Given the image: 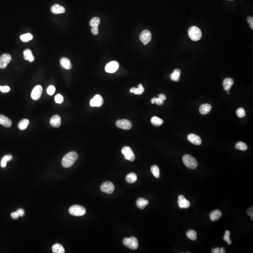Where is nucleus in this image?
Here are the masks:
<instances>
[{
	"instance_id": "nucleus-1",
	"label": "nucleus",
	"mask_w": 253,
	"mask_h": 253,
	"mask_svg": "<svg viewBox=\"0 0 253 253\" xmlns=\"http://www.w3.org/2000/svg\"><path fill=\"white\" fill-rule=\"evenodd\" d=\"M78 155L76 152H70L64 156L61 164L64 168H69L73 165L78 159Z\"/></svg>"
},
{
	"instance_id": "nucleus-2",
	"label": "nucleus",
	"mask_w": 253,
	"mask_h": 253,
	"mask_svg": "<svg viewBox=\"0 0 253 253\" xmlns=\"http://www.w3.org/2000/svg\"><path fill=\"white\" fill-rule=\"evenodd\" d=\"M188 34L190 39L193 41H199L202 36V32L199 28L193 26L188 30Z\"/></svg>"
},
{
	"instance_id": "nucleus-3",
	"label": "nucleus",
	"mask_w": 253,
	"mask_h": 253,
	"mask_svg": "<svg viewBox=\"0 0 253 253\" xmlns=\"http://www.w3.org/2000/svg\"><path fill=\"white\" fill-rule=\"evenodd\" d=\"M182 160L185 165L190 169H195L197 166V162L193 156L186 154L183 156Z\"/></svg>"
},
{
	"instance_id": "nucleus-4",
	"label": "nucleus",
	"mask_w": 253,
	"mask_h": 253,
	"mask_svg": "<svg viewBox=\"0 0 253 253\" xmlns=\"http://www.w3.org/2000/svg\"><path fill=\"white\" fill-rule=\"evenodd\" d=\"M86 212V209L83 207L77 205L72 206L69 209L70 214L74 216H82L85 214Z\"/></svg>"
},
{
	"instance_id": "nucleus-5",
	"label": "nucleus",
	"mask_w": 253,
	"mask_h": 253,
	"mask_svg": "<svg viewBox=\"0 0 253 253\" xmlns=\"http://www.w3.org/2000/svg\"><path fill=\"white\" fill-rule=\"evenodd\" d=\"M123 243L126 247L131 250H136L138 248V241L136 238L134 237L124 239Z\"/></svg>"
},
{
	"instance_id": "nucleus-6",
	"label": "nucleus",
	"mask_w": 253,
	"mask_h": 253,
	"mask_svg": "<svg viewBox=\"0 0 253 253\" xmlns=\"http://www.w3.org/2000/svg\"><path fill=\"white\" fill-rule=\"evenodd\" d=\"M122 154L124 156L125 159L130 161H133L135 159V155L133 151L130 147L125 146L122 148L121 150Z\"/></svg>"
},
{
	"instance_id": "nucleus-7",
	"label": "nucleus",
	"mask_w": 253,
	"mask_h": 253,
	"mask_svg": "<svg viewBox=\"0 0 253 253\" xmlns=\"http://www.w3.org/2000/svg\"><path fill=\"white\" fill-rule=\"evenodd\" d=\"M140 39L144 45L149 43L152 39V33L150 31L145 30L141 33L139 36Z\"/></svg>"
},
{
	"instance_id": "nucleus-8",
	"label": "nucleus",
	"mask_w": 253,
	"mask_h": 253,
	"mask_svg": "<svg viewBox=\"0 0 253 253\" xmlns=\"http://www.w3.org/2000/svg\"><path fill=\"white\" fill-rule=\"evenodd\" d=\"M11 61V56L10 54H3L0 57V69L6 68Z\"/></svg>"
},
{
	"instance_id": "nucleus-9",
	"label": "nucleus",
	"mask_w": 253,
	"mask_h": 253,
	"mask_svg": "<svg viewBox=\"0 0 253 253\" xmlns=\"http://www.w3.org/2000/svg\"><path fill=\"white\" fill-rule=\"evenodd\" d=\"M100 189L102 192H105L108 194H111L114 192V184L110 181H106L104 182L100 187Z\"/></svg>"
},
{
	"instance_id": "nucleus-10",
	"label": "nucleus",
	"mask_w": 253,
	"mask_h": 253,
	"mask_svg": "<svg viewBox=\"0 0 253 253\" xmlns=\"http://www.w3.org/2000/svg\"><path fill=\"white\" fill-rule=\"evenodd\" d=\"M118 128L124 130H129L132 127L131 121L127 119L118 120L116 123Z\"/></svg>"
},
{
	"instance_id": "nucleus-11",
	"label": "nucleus",
	"mask_w": 253,
	"mask_h": 253,
	"mask_svg": "<svg viewBox=\"0 0 253 253\" xmlns=\"http://www.w3.org/2000/svg\"><path fill=\"white\" fill-rule=\"evenodd\" d=\"M119 65L116 61H112L108 63L105 67V70L109 73H113L116 72L119 68Z\"/></svg>"
},
{
	"instance_id": "nucleus-12",
	"label": "nucleus",
	"mask_w": 253,
	"mask_h": 253,
	"mask_svg": "<svg viewBox=\"0 0 253 253\" xmlns=\"http://www.w3.org/2000/svg\"><path fill=\"white\" fill-rule=\"evenodd\" d=\"M104 103L103 99L100 95H96L90 101V105L92 107H100Z\"/></svg>"
},
{
	"instance_id": "nucleus-13",
	"label": "nucleus",
	"mask_w": 253,
	"mask_h": 253,
	"mask_svg": "<svg viewBox=\"0 0 253 253\" xmlns=\"http://www.w3.org/2000/svg\"><path fill=\"white\" fill-rule=\"evenodd\" d=\"M43 89L41 86L38 85L36 86L32 91L31 93V97L33 100H37L39 99L42 93Z\"/></svg>"
},
{
	"instance_id": "nucleus-14",
	"label": "nucleus",
	"mask_w": 253,
	"mask_h": 253,
	"mask_svg": "<svg viewBox=\"0 0 253 253\" xmlns=\"http://www.w3.org/2000/svg\"><path fill=\"white\" fill-rule=\"evenodd\" d=\"M178 203L179 206L181 209L188 208L190 205V202L186 199L185 197L181 194L179 195L178 196Z\"/></svg>"
},
{
	"instance_id": "nucleus-15",
	"label": "nucleus",
	"mask_w": 253,
	"mask_h": 253,
	"mask_svg": "<svg viewBox=\"0 0 253 253\" xmlns=\"http://www.w3.org/2000/svg\"><path fill=\"white\" fill-rule=\"evenodd\" d=\"M188 140L191 143L196 145H199L202 143V140L200 137L196 134H188Z\"/></svg>"
},
{
	"instance_id": "nucleus-16",
	"label": "nucleus",
	"mask_w": 253,
	"mask_h": 253,
	"mask_svg": "<svg viewBox=\"0 0 253 253\" xmlns=\"http://www.w3.org/2000/svg\"><path fill=\"white\" fill-rule=\"evenodd\" d=\"M50 124L54 128H59L61 125V118L59 115L53 116L50 119Z\"/></svg>"
},
{
	"instance_id": "nucleus-17",
	"label": "nucleus",
	"mask_w": 253,
	"mask_h": 253,
	"mask_svg": "<svg viewBox=\"0 0 253 253\" xmlns=\"http://www.w3.org/2000/svg\"><path fill=\"white\" fill-rule=\"evenodd\" d=\"M60 63L61 66L66 70H70L72 69V65L71 61L67 58H62L60 60Z\"/></svg>"
},
{
	"instance_id": "nucleus-18",
	"label": "nucleus",
	"mask_w": 253,
	"mask_h": 253,
	"mask_svg": "<svg viewBox=\"0 0 253 253\" xmlns=\"http://www.w3.org/2000/svg\"><path fill=\"white\" fill-rule=\"evenodd\" d=\"M52 12L54 14H59L65 13V9L63 7L59 4H54L51 9Z\"/></svg>"
},
{
	"instance_id": "nucleus-19",
	"label": "nucleus",
	"mask_w": 253,
	"mask_h": 253,
	"mask_svg": "<svg viewBox=\"0 0 253 253\" xmlns=\"http://www.w3.org/2000/svg\"><path fill=\"white\" fill-rule=\"evenodd\" d=\"M234 83V80L232 78H226L224 79L223 84L225 91L227 92L230 91Z\"/></svg>"
},
{
	"instance_id": "nucleus-20",
	"label": "nucleus",
	"mask_w": 253,
	"mask_h": 253,
	"mask_svg": "<svg viewBox=\"0 0 253 253\" xmlns=\"http://www.w3.org/2000/svg\"><path fill=\"white\" fill-rule=\"evenodd\" d=\"M0 124L5 127L9 128L12 125V121L6 116L0 114Z\"/></svg>"
},
{
	"instance_id": "nucleus-21",
	"label": "nucleus",
	"mask_w": 253,
	"mask_h": 253,
	"mask_svg": "<svg viewBox=\"0 0 253 253\" xmlns=\"http://www.w3.org/2000/svg\"><path fill=\"white\" fill-rule=\"evenodd\" d=\"M212 109V105L210 104H203L200 107L199 111L201 114H202L203 115H205L209 113Z\"/></svg>"
},
{
	"instance_id": "nucleus-22",
	"label": "nucleus",
	"mask_w": 253,
	"mask_h": 253,
	"mask_svg": "<svg viewBox=\"0 0 253 253\" xmlns=\"http://www.w3.org/2000/svg\"><path fill=\"white\" fill-rule=\"evenodd\" d=\"M221 212L219 210H216L213 211L210 214V219L212 221H216V220H218L221 217Z\"/></svg>"
},
{
	"instance_id": "nucleus-23",
	"label": "nucleus",
	"mask_w": 253,
	"mask_h": 253,
	"mask_svg": "<svg viewBox=\"0 0 253 253\" xmlns=\"http://www.w3.org/2000/svg\"><path fill=\"white\" fill-rule=\"evenodd\" d=\"M23 56L25 60L28 61L30 62H32L34 60V57L30 49H26L23 51Z\"/></svg>"
},
{
	"instance_id": "nucleus-24",
	"label": "nucleus",
	"mask_w": 253,
	"mask_h": 253,
	"mask_svg": "<svg viewBox=\"0 0 253 253\" xmlns=\"http://www.w3.org/2000/svg\"><path fill=\"white\" fill-rule=\"evenodd\" d=\"M149 203V201L143 198H140L136 201V205L140 209H143Z\"/></svg>"
},
{
	"instance_id": "nucleus-25",
	"label": "nucleus",
	"mask_w": 253,
	"mask_h": 253,
	"mask_svg": "<svg viewBox=\"0 0 253 253\" xmlns=\"http://www.w3.org/2000/svg\"><path fill=\"white\" fill-rule=\"evenodd\" d=\"M137 180V176L134 172H131L128 174L126 177V181L128 183L132 184L136 182Z\"/></svg>"
},
{
	"instance_id": "nucleus-26",
	"label": "nucleus",
	"mask_w": 253,
	"mask_h": 253,
	"mask_svg": "<svg viewBox=\"0 0 253 253\" xmlns=\"http://www.w3.org/2000/svg\"><path fill=\"white\" fill-rule=\"evenodd\" d=\"M181 71L179 69H175L174 70V72L172 74L170 77L172 81L175 82H178L180 80V76H181Z\"/></svg>"
},
{
	"instance_id": "nucleus-27",
	"label": "nucleus",
	"mask_w": 253,
	"mask_h": 253,
	"mask_svg": "<svg viewBox=\"0 0 253 253\" xmlns=\"http://www.w3.org/2000/svg\"><path fill=\"white\" fill-rule=\"evenodd\" d=\"M144 91V89L142 84H139L138 88H135L134 87L130 89V92L131 93H134L137 95H141L143 93Z\"/></svg>"
},
{
	"instance_id": "nucleus-28",
	"label": "nucleus",
	"mask_w": 253,
	"mask_h": 253,
	"mask_svg": "<svg viewBox=\"0 0 253 253\" xmlns=\"http://www.w3.org/2000/svg\"><path fill=\"white\" fill-rule=\"evenodd\" d=\"M52 250L54 253H65V250L62 245L60 244H55L52 247Z\"/></svg>"
},
{
	"instance_id": "nucleus-29",
	"label": "nucleus",
	"mask_w": 253,
	"mask_h": 253,
	"mask_svg": "<svg viewBox=\"0 0 253 253\" xmlns=\"http://www.w3.org/2000/svg\"><path fill=\"white\" fill-rule=\"evenodd\" d=\"M29 124V121L28 119H23L19 123L18 127L19 130H23L27 128Z\"/></svg>"
},
{
	"instance_id": "nucleus-30",
	"label": "nucleus",
	"mask_w": 253,
	"mask_h": 253,
	"mask_svg": "<svg viewBox=\"0 0 253 253\" xmlns=\"http://www.w3.org/2000/svg\"><path fill=\"white\" fill-rule=\"evenodd\" d=\"M151 122L154 126L159 127L163 123L164 121L159 118L158 117L156 116H154L151 119Z\"/></svg>"
},
{
	"instance_id": "nucleus-31",
	"label": "nucleus",
	"mask_w": 253,
	"mask_h": 253,
	"mask_svg": "<svg viewBox=\"0 0 253 253\" xmlns=\"http://www.w3.org/2000/svg\"><path fill=\"white\" fill-rule=\"evenodd\" d=\"M20 39L23 42H27L29 41H31L33 39V36L31 33H26L25 34L20 36Z\"/></svg>"
},
{
	"instance_id": "nucleus-32",
	"label": "nucleus",
	"mask_w": 253,
	"mask_h": 253,
	"mask_svg": "<svg viewBox=\"0 0 253 253\" xmlns=\"http://www.w3.org/2000/svg\"><path fill=\"white\" fill-rule=\"evenodd\" d=\"M187 236L190 240L195 241L197 239L196 232L193 230H190L186 233Z\"/></svg>"
},
{
	"instance_id": "nucleus-33",
	"label": "nucleus",
	"mask_w": 253,
	"mask_h": 253,
	"mask_svg": "<svg viewBox=\"0 0 253 253\" xmlns=\"http://www.w3.org/2000/svg\"><path fill=\"white\" fill-rule=\"evenodd\" d=\"M152 174H153L156 178H159L160 176V172H159V169L157 165H154L152 166L150 169Z\"/></svg>"
},
{
	"instance_id": "nucleus-34",
	"label": "nucleus",
	"mask_w": 253,
	"mask_h": 253,
	"mask_svg": "<svg viewBox=\"0 0 253 253\" xmlns=\"http://www.w3.org/2000/svg\"><path fill=\"white\" fill-rule=\"evenodd\" d=\"M100 20L99 17H94L90 22V26L91 27H98L100 23Z\"/></svg>"
},
{
	"instance_id": "nucleus-35",
	"label": "nucleus",
	"mask_w": 253,
	"mask_h": 253,
	"mask_svg": "<svg viewBox=\"0 0 253 253\" xmlns=\"http://www.w3.org/2000/svg\"><path fill=\"white\" fill-rule=\"evenodd\" d=\"M235 148L239 150L245 151L247 149V146L243 142H239L235 145Z\"/></svg>"
},
{
	"instance_id": "nucleus-36",
	"label": "nucleus",
	"mask_w": 253,
	"mask_h": 253,
	"mask_svg": "<svg viewBox=\"0 0 253 253\" xmlns=\"http://www.w3.org/2000/svg\"><path fill=\"white\" fill-rule=\"evenodd\" d=\"M236 114L239 117L243 118L246 115V112L243 108H239L236 111Z\"/></svg>"
},
{
	"instance_id": "nucleus-37",
	"label": "nucleus",
	"mask_w": 253,
	"mask_h": 253,
	"mask_svg": "<svg viewBox=\"0 0 253 253\" xmlns=\"http://www.w3.org/2000/svg\"><path fill=\"white\" fill-rule=\"evenodd\" d=\"M230 232L229 231H226L225 232V236L224 237V241L227 242L228 244L231 245L232 244V241L230 238Z\"/></svg>"
},
{
	"instance_id": "nucleus-38",
	"label": "nucleus",
	"mask_w": 253,
	"mask_h": 253,
	"mask_svg": "<svg viewBox=\"0 0 253 253\" xmlns=\"http://www.w3.org/2000/svg\"><path fill=\"white\" fill-rule=\"evenodd\" d=\"M151 102L152 104H157L159 105H161L164 104V101L159 98H154L151 100Z\"/></svg>"
},
{
	"instance_id": "nucleus-39",
	"label": "nucleus",
	"mask_w": 253,
	"mask_h": 253,
	"mask_svg": "<svg viewBox=\"0 0 253 253\" xmlns=\"http://www.w3.org/2000/svg\"><path fill=\"white\" fill-rule=\"evenodd\" d=\"M54 99H55V101L56 103L61 104L63 101V96L61 95V94H58L55 96Z\"/></svg>"
},
{
	"instance_id": "nucleus-40",
	"label": "nucleus",
	"mask_w": 253,
	"mask_h": 253,
	"mask_svg": "<svg viewBox=\"0 0 253 253\" xmlns=\"http://www.w3.org/2000/svg\"><path fill=\"white\" fill-rule=\"evenodd\" d=\"M55 92V88L53 85L49 86L47 89V92L49 95H53Z\"/></svg>"
},
{
	"instance_id": "nucleus-41",
	"label": "nucleus",
	"mask_w": 253,
	"mask_h": 253,
	"mask_svg": "<svg viewBox=\"0 0 253 253\" xmlns=\"http://www.w3.org/2000/svg\"><path fill=\"white\" fill-rule=\"evenodd\" d=\"M10 88L8 86H1L0 85V91L3 93H6L10 92Z\"/></svg>"
},
{
	"instance_id": "nucleus-42",
	"label": "nucleus",
	"mask_w": 253,
	"mask_h": 253,
	"mask_svg": "<svg viewBox=\"0 0 253 253\" xmlns=\"http://www.w3.org/2000/svg\"><path fill=\"white\" fill-rule=\"evenodd\" d=\"M13 159V156L11 155H7L4 156L2 158L3 160H5L6 161L8 162L10 160H12Z\"/></svg>"
},
{
	"instance_id": "nucleus-43",
	"label": "nucleus",
	"mask_w": 253,
	"mask_h": 253,
	"mask_svg": "<svg viewBox=\"0 0 253 253\" xmlns=\"http://www.w3.org/2000/svg\"><path fill=\"white\" fill-rule=\"evenodd\" d=\"M247 214L250 216L252 220H253V207L249 208L247 210Z\"/></svg>"
},
{
	"instance_id": "nucleus-44",
	"label": "nucleus",
	"mask_w": 253,
	"mask_h": 253,
	"mask_svg": "<svg viewBox=\"0 0 253 253\" xmlns=\"http://www.w3.org/2000/svg\"><path fill=\"white\" fill-rule=\"evenodd\" d=\"M247 21L248 22V23L250 24V27L253 29V18L252 17H248L247 18Z\"/></svg>"
},
{
	"instance_id": "nucleus-45",
	"label": "nucleus",
	"mask_w": 253,
	"mask_h": 253,
	"mask_svg": "<svg viewBox=\"0 0 253 253\" xmlns=\"http://www.w3.org/2000/svg\"><path fill=\"white\" fill-rule=\"evenodd\" d=\"M92 32L94 35H97L99 33V29L98 27H92V30H91Z\"/></svg>"
},
{
	"instance_id": "nucleus-46",
	"label": "nucleus",
	"mask_w": 253,
	"mask_h": 253,
	"mask_svg": "<svg viewBox=\"0 0 253 253\" xmlns=\"http://www.w3.org/2000/svg\"><path fill=\"white\" fill-rule=\"evenodd\" d=\"M11 216L14 219H17L19 218V215L17 212H14L11 214Z\"/></svg>"
},
{
	"instance_id": "nucleus-47",
	"label": "nucleus",
	"mask_w": 253,
	"mask_h": 253,
	"mask_svg": "<svg viewBox=\"0 0 253 253\" xmlns=\"http://www.w3.org/2000/svg\"><path fill=\"white\" fill-rule=\"evenodd\" d=\"M16 212H17V213L19 214V216H21V217L25 215V212H24L23 210L22 209H20L17 210Z\"/></svg>"
},
{
	"instance_id": "nucleus-48",
	"label": "nucleus",
	"mask_w": 253,
	"mask_h": 253,
	"mask_svg": "<svg viewBox=\"0 0 253 253\" xmlns=\"http://www.w3.org/2000/svg\"><path fill=\"white\" fill-rule=\"evenodd\" d=\"M7 162L5 160L1 159V166L2 168H5L7 165Z\"/></svg>"
},
{
	"instance_id": "nucleus-49",
	"label": "nucleus",
	"mask_w": 253,
	"mask_h": 253,
	"mask_svg": "<svg viewBox=\"0 0 253 253\" xmlns=\"http://www.w3.org/2000/svg\"><path fill=\"white\" fill-rule=\"evenodd\" d=\"M212 253H220V248L219 247H216V248H212Z\"/></svg>"
},
{
	"instance_id": "nucleus-50",
	"label": "nucleus",
	"mask_w": 253,
	"mask_h": 253,
	"mask_svg": "<svg viewBox=\"0 0 253 253\" xmlns=\"http://www.w3.org/2000/svg\"><path fill=\"white\" fill-rule=\"evenodd\" d=\"M159 98H160L161 99H162L163 101L165 100L166 99V96L165 95L163 94H160L159 95Z\"/></svg>"
},
{
	"instance_id": "nucleus-51",
	"label": "nucleus",
	"mask_w": 253,
	"mask_h": 253,
	"mask_svg": "<svg viewBox=\"0 0 253 253\" xmlns=\"http://www.w3.org/2000/svg\"><path fill=\"white\" fill-rule=\"evenodd\" d=\"M220 253H225V248L224 247H221V248H220Z\"/></svg>"
},
{
	"instance_id": "nucleus-52",
	"label": "nucleus",
	"mask_w": 253,
	"mask_h": 253,
	"mask_svg": "<svg viewBox=\"0 0 253 253\" xmlns=\"http://www.w3.org/2000/svg\"><path fill=\"white\" fill-rule=\"evenodd\" d=\"M229 93H229V92H227V94H229Z\"/></svg>"
},
{
	"instance_id": "nucleus-53",
	"label": "nucleus",
	"mask_w": 253,
	"mask_h": 253,
	"mask_svg": "<svg viewBox=\"0 0 253 253\" xmlns=\"http://www.w3.org/2000/svg\"><path fill=\"white\" fill-rule=\"evenodd\" d=\"M229 1H232V0H229Z\"/></svg>"
}]
</instances>
